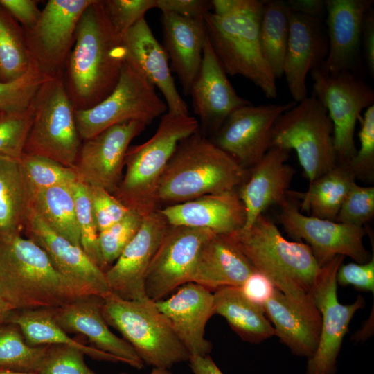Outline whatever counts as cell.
<instances>
[{
    "instance_id": "cell-1",
    "label": "cell",
    "mask_w": 374,
    "mask_h": 374,
    "mask_svg": "<svg viewBox=\"0 0 374 374\" xmlns=\"http://www.w3.org/2000/svg\"><path fill=\"white\" fill-rule=\"evenodd\" d=\"M125 60L121 35L109 22L101 0L81 15L63 81L75 110L87 109L113 91Z\"/></svg>"
},
{
    "instance_id": "cell-2",
    "label": "cell",
    "mask_w": 374,
    "mask_h": 374,
    "mask_svg": "<svg viewBox=\"0 0 374 374\" xmlns=\"http://www.w3.org/2000/svg\"><path fill=\"white\" fill-rule=\"evenodd\" d=\"M265 0H212L204 17L207 37L226 74L242 75L266 98L277 97L276 78L260 46L259 30Z\"/></svg>"
},
{
    "instance_id": "cell-3",
    "label": "cell",
    "mask_w": 374,
    "mask_h": 374,
    "mask_svg": "<svg viewBox=\"0 0 374 374\" xmlns=\"http://www.w3.org/2000/svg\"><path fill=\"white\" fill-rule=\"evenodd\" d=\"M0 294L12 310L55 308L93 296L60 273L46 252L21 235L0 238Z\"/></svg>"
},
{
    "instance_id": "cell-4",
    "label": "cell",
    "mask_w": 374,
    "mask_h": 374,
    "mask_svg": "<svg viewBox=\"0 0 374 374\" xmlns=\"http://www.w3.org/2000/svg\"><path fill=\"white\" fill-rule=\"evenodd\" d=\"M248 170L199 130L182 140L159 180L157 208L237 188Z\"/></svg>"
},
{
    "instance_id": "cell-5",
    "label": "cell",
    "mask_w": 374,
    "mask_h": 374,
    "mask_svg": "<svg viewBox=\"0 0 374 374\" xmlns=\"http://www.w3.org/2000/svg\"><path fill=\"white\" fill-rule=\"evenodd\" d=\"M227 235L255 270L283 293L298 299L308 296L321 269L308 244L285 238L264 214L249 229Z\"/></svg>"
},
{
    "instance_id": "cell-6",
    "label": "cell",
    "mask_w": 374,
    "mask_h": 374,
    "mask_svg": "<svg viewBox=\"0 0 374 374\" xmlns=\"http://www.w3.org/2000/svg\"><path fill=\"white\" fill-rule=\"evenodd\" d=\"M199 130L189 114L162 115L154 135L143 143L130 146L126 171L114 195L143 217L158 210L156 193L159 180L178 144Z\"/></svg>"
},
{
    "instance_id": "cell-7",
    "label": "cell",
    "mask_w": 374,
    "mask_h": 374,
    "mask_svg": "<svg viewBox=\"0 0 374 374\" xmlns=\"http://www.w3.org/2000/svg\"><path fill=\"white\" fill-rule=\"evenodd\" d=\"M107 324L121 332L144 364L170 369L190 354L154 302L123 299L112 292L100 297Z\"/></svg>"
},
{
    "instance_id": "cell-8",
    "label": "cell",
    "mask_w": 374,
    "mask_h": 374,
    "mask_svg": "<svg viewBox=\"0 0 374 374\" xmlns=\"http://www.w3.org/2000/svg\"><path fill=\"white\" fill-rule=\"evenodd\" d=\"M271 148L294 150L310 182L337 165L332 123L325 107L313 95L277 119Z\"/></svg>"
},
{
    "instance_id": "cell-9",
    "label": "cell",
    "mask_w": 374,
    "mask_h": 374,
    "mask_svg": "<svg viewBox=\"0 0 374 374\" xmlns=\"http://www.w3.org/2000/svg\"><path fill=\"white\" fill-rule=\"evenodd\" d=\"M35 114L24 153L74 168L82 145L75 109L62 74L45 82L34 98Z\"/></svg>"
},
{
    "instance_id": "cell-10",
    "label": "cell",
    "mask_w": 374,
    "mask_h": 374,
    "mask_svg": "<svg viewBox=\"0 0 374 374\" xmlns=\"http://www.w3.org/2000/svg\"><path fill=\"white\" fill-rule=\"evenodd\" d=\"M167 109L155 87L124 61L118 81L109 95L89 109L75 110V119L80 137L84 141L127 121L148 125Z\"/></svg>"
},
{
    "instance_id": "cell-11",
    "label": "cell",
    "mask_w": 374,
    "mask_h": 374,
    "mask_svg": "<svg viewBox=\"0 0 374 374\" xmlns=\"http://www.w3.org/2000/svg\"><path fill=\"white\" fill-rule=\"evenodd\" d=\"M313 96L325 107L333 126L337 161L347 163L357 151L354 136L361 112L374 105V91L352 72L330 74L321 66L310 71Z\"/></svg>"
},
{
    "instance_id": "cell-12",
    "label": "cell",
    "mask_w": 374,
    "mask_h": 374,
    "mask_svg": "<svg viewBox=\"0 0 374 374\" xmlns=\"http://www.w3.org/2000/svg\"><path fill=\"white\" fill-rule=\"evenodd\" d=\"M344 259V256H337L321 267L308 292L321 314V329L317 350L308 358L306 374H335L337 359L350 321L364 305L361 296L347 305L338 300L336 276Z\"/></svg>"
},
{
    "instance_id": "cell-13",
    "label": "cell",
    "mask_w": 374,
    "mask_h": 374,
    "mask_svg": "<svg viewBox=\"0 0 374 374\" xmlns=\"http://www.w3.org/2000/svg\"><path fill=\"white\" fill-rule=\"evenodd\" d=\"M279 206L278 220L285 232L297 242L304 240L320 267L337 256H348L357 263L371 259L372 256L363 244L366 235L363 226L305 215L287 198Z\"/></svg>"
},
{
    "instance_id": "cell-14",
    "label": "cell",
    "mask_w": 374,
    "mask_h": 374,
    "mask_svg": "<svg viewBox=\"0 0 374 374\" xmlns=\"http://www.w3.org/2000/svg\"><path fill=\"white\" fill-rule=\"evenodd\" d=\"M93 0H49L35 25L24 30L30 57L46 75L63 74L79 19Z\"/></svg>"
},
{
    "instance_id": "cell-15",
    "label": "cell",
    "mask_w": 374,
    "mask_h": 374,
    "mask_svg": "<svg viewBox=\"0 0 374 374\" xmlns=\"http://www.w3.org/2000/svg\"><path fill=\"white\" fill-rule=\"evenodd\" d=\"M296 103L241 107L227 117L210 140L248 170L269 150L277 119Z\"/></svg>"
},
{
    "instance_id": "cell-16",
    "label": "cell",
    "mask_w": 374,
    "mask_h": 374,
    "mask_svg": "<svg viewBox=\"0 0 374 374\" xmlns=\"http://www.w3.org/2000/svg\"><path fill=\"white\" fill-rule=\"evenodd\" d=\"M213 234L206 229L170 226L148 267L146 297L153 302L163 299L176 288L191 282L199 250Z\"/></svg>"
},
{
    "instance_id": "cell-17",
    "label": "cell",
    "mask_w": 374,
    "mask_h": 374,
    "mask_svg": "<svg viewBox=\"0 0 374 374\" xmlns=\"http://www.w3.org/2000/svg\"><path fill=\"white\" fill-rule=\"evenodd\" d=\"M145 127L139 121H127L84 140L74 167L80 179L114 194L123 178L130 143Z\"/></svg>"
},
{
    "instance_id": "cell-18",
    "label": "cell",
    "mask_w": 374,
    "mask_h": 374,
    "mask_svg": "<svg viewBox=\"0 0 374 374\" xmlns=\"http://www.w3.org/2000/svg\"><path fill=\"white\" fill-rule=\"evenodd\" d=\"M170 225L158 210L143 216L142 224L114 263L105 272L111 292L127 300L148 299V267Z\"/></svg>"
},
{
    "instance_id": "cell-19",
    "label": "cell",
    "mask_w": 374,
    "mask_h": 374,
    "mask_svg": "<svg viewBox=\"0 0 374 374\" xmlns=\"http://www.w3.org/2000/svg\"><path fill=\"white\" fill-rule=\"evenodd\" d=\"M328 53L321 65L330 74L362 70V28L373 0H326Z\"/></svg>"
},
{
    "instance_id": "cell-20",
    "label": "cell",
    "mask_w": 374,
    "mask_h": 374,
    "mask_svg": "<svg viewBox=\"0 0 374 374\" xmlns=\"http://www.w3.org/2000/svg\"><path fill=\"white\" fill-rule=\"evenodd\" d=\"M328 53L324 21L290 10L283 75L294 102L299 103L308 97L307 75L324 63Z\"/></svg>"
},
{
    "instance_id": "cell-21",
    "label": "cell",
    "mask_w": 374,
    "mask_h": 374,
    "mask_svg": "<svg viewBox=\"0 0 374 374\" xmlns=\"http://www.w3.org/2000/svg\"><path fill=\"white\" fill-rule=\"evenodd\" d=\"M189 95L194 111L200 119L201 132L213 135L233 111L251 104L239 96L233 87L207 36L201 66Z\"/></svg>"
},
{
    "instance_id": "cell-22",
    "label": "cell",
    "mask_w": 374,
    "mask_h": 374,
    "mask_svg": "<svg viewBox=\"0 0 374 374\" xmlns=\"http://www.w3.org/2000/svg\"><path fill=\"white\" fill-rule=\"evenodd\" d=\"M154 305L190 355H209L212 344L205 338V327L214 315L213 293L211 290L189 282L168 299L155 301Z\"/></svg>"
},
{
    "instance_id": "cell-23",
    "label": "cell",
    "mask_w": 374,
    "mask_h": 374,
    "mask_svg": "<svg viewBox=\"0 0 374 374\" xmlns=\"http://www.w3.org/2000/svg\"><path fill=\"white\" fill-rule=\"evenodd\" d=\"M121 39L124 61L160 90L168 112L175 115L189 114L188 106L171 75L168 55L145 18L122 33Z\"/></svg>"
},
{
    "instance_id": "cell-24",
    "label": "cell",
    "mask_w": 374,
    "mask_h": 374,
    "mask_svg": "<svg viewBox=\"0 0 374 374\" xmlns=\"http://www.w3.org/2000/svg\"><path fill=\"white\" fill-rule=\"evenodd\" d=\"M24 231L26 238L46 252L62 275L86 288L93 296L104 297L111 292L105 272L83 249L51 230L30 207Z\"/></svg>"
},
{
    "instance_id": "cell-25",
    "label": "cell",
    "mask_w": 374,
    "mask_h": 374,
    "mask_svg": "<svg viewBox=\"0 0 374 374\" xmlns=\"http://www.w3.org/2000/svg\"><path fill=\"white\" fill-rule=\"evenodd\" d=\"M262 308L274 325V335L293 354L308 359L314 355L321 334V316L309 294L304 299H294L276 287Z\"/></svg>"
},
{
    "instance_id": "cell-26",
    "label": "cell",
    "mask_w": 374,
    "mask_h": 374,
    "mask_svg": "<svg viewBox=\"0 0 374 374\" xmlns=\"http://www.w3.org/2000/svg\"><path fill=\"white\" fill-rule=\"evenodd\" d=\"M290 152L271 148L259 162L248 170L245 180L237 189L246 213L243 229L251 227L271 206H280L287 198L295 172L287 163Z\"/></svg>"
},
{
    "instance_id": "cell-27",
    "label": "cell",
    "mask_w": 374,
    "mask_h": 374,
    "mask_svg": "<svg viewBox=\"0 0 374 374\" xmlns=\"http://www.w3.org/2000/svg\"><path fill=\"white\" fill-rule=\"evenodd\" d=\"M52 310L57 323L68 334H81L93 348L136 369L143 368L144 363L133 347L110 330L100 310V297L91 296L78 299Z\"/></svg>"
},
{
    "instance_id": "cell-28",
    "label": "cell",
    "mask_w": 374,
    "mask_h": 374,
    "mask_svg": "<svg viewBox=\"0 0 374 374\" xmlns=\"http://www.w3.org/2000/svg\"><path fill=\"white\" fill-rule=\"evenodd\" d=\"M170 226L206 229L229 235L244 226L246 213L238 190L210 194L158 209Z\"/></svg>"
},
{
    "instance_id": "cell-29",
    "label": "cell",
    "mask_w": 374,
    "mask_h": 374,
    "mask_svg": "<svg viewBox=\"0 0 374 374\" xmlns=\"http://www.w3.org/2000/svg\"><path fill=\"white\" fill-rule=\"evenodd\" d=\"M161 22L163 48L170 62V69L177 73L184 93L189 95L201 66L207 36L204 18L163 12Z\"/></svg>"
},
{
    "instance_id": "cell-30",
    "label": "cell",
    "mask_w": 374,
    "mask_h": 374,
    "mask_svg": "<svg viewBox=\"0 0 374 374\" xmlns=\"http://www.w3.org/2000/svg\"><path fill=\"white\" fill-rule=\"evenodd\" d=\"M255 269L227 235L213 234L202 246L191 282L215 291L240 287Z\"/></svg>"
},
{
    "instance_id": "cell-31",
    "label": "cell",
    "mask_w": 374,
    "mask_h": 374,
    "mask_svg": "<svg viewBox=\"0 0 374 374\" xmlns=\"http://www.w3.org/2000/svg\"><path fill=\"white\" fill-rule=\"evenodd\" d=\"M214 314L223 317L243 340L260 344L274 335V329L262 306L247 299L238 287L226 286L213 293Z\"/></svg>"
},
{
    "instance_id": "cell-32",
    "label": "cell",
    "mask_w": 374,
    "mask_h": 374,
    "mask_svg": "<svg viewBox=\"0 0 374 374\" xmlns=\"http://www.w3.org/2000/svg\"><path fill=\"white\" fill-rule=\"evenodd\" d=\"M4 323L16 325L26 341L31 346L66 345L81 350L85 355L97 359L112 362L118 358L87 346L69 337L55 321L52 308H35L12 310Z\"/></svg>"
},
{
    "instance_id": "cell-33",
    "label": "cell",
    "mask_w": 374,
    "mask_h": 374,
    "mask_svg": "<svg viewBox=\"0 0 374 374\" xmlns=\"http://www.w3.org/2000/svg\"><path fill=\"white\" fill-rule=\"evenodd\" d=\"M355 177L346 164L335 168L310 182L305 193L288 191L287 196L301 199V211L320 219L335 221Z\"/></svg>"
},
{
    "instance_id": "cell-34",
    "label": "cell",
    "mask_w": 374,
    "mask_h": 374,
    "mask_svg": "<svg viewBox=\"0 0 374 374\" xmlns=\"http://www.w3.org/2000/svg\"><path fill=\"white\" fill-rule=\"evenodd\" d=\"M30 207L19 162L0 161V238L21 235Z\"/></svg>"
},
{
    "instance_id": "cell-35",
    "label": "cell",
    "mask_w": 374,
    "mask_h": 374,
    "mask_svg": "<svg viewBox=\"0 0 374 374\" xmlns=\"http://www.w3.org/2000/svg\"><path fill=\"white\" fill-rule=\"evenodd\" d=\"M29 199L30 208L51 230L81 247L71 184L37 191L30 195Z\"/></svg>"
},
{
    "instance_id": "cell-36",
    "label": "cell",
    "mask_w": 374,
    "mask_h": 374,
    "mask_svg": "<svg viewBox=\"0 0 374 374\" xmlns=\"http://www.w3.org/2000/svg\"><path fill=\"white\" fill-rule=\"evenodd\" d=\"M289 13L285 1L265 0L259 30L263 56L275 78L283 75L289 36Z\"/></svg>"
},
{
    "instance_id": "cell-37",
    "label": "cell",
    "mask_w": 374,
    "mask_h": 374,
    "mask_svg": "<svg viewBox=\"0 0 374 374\" xmlns=\"http://www.w3.org/2000/svg\"><path fill=\"white\" fill-rule=\"evenodd\" d=\"M29 64L24 29L0 6V81L10 82L20 78Z\"/></svg>"
},
{
    "instance_id": "cell-38",
    "label": "cell",
    "mask_w": 374,
    "mask_h": 374,
    "mask_svg": "<svg viewBox=\"0 0 374 374\" xmlns=\"http://www.w3.org/2000/svg\"><path fill=\"white\" fill-rule=\"evenodd\" d=\"M47 348L30 346L13 323L0 325V370L35 374Z\"/></svg>"
},
{
    "instance_id": "cell-39",
    "label": "cell",
    "mask_w": 374,
    "mask_h": 374,
    "mask_svg": "<svg viewBox=\"0 0 374 374\" xmlns=\"http://www.w3.org/2000/svg\"><path fill=\"white\" fill-rule=\"evenodd\" d=\"M19 165L29 196L39 190L71 184L80 179L74 168L42 157L24 153Z\"/></svg>"
},
{
    "instance_id": "cell-40",
    "label": "cell",
    "mask_w": 374,
    "mask_h": 374,
    "mask_svg": "<svg viewBox=\"0 0 374 374\" xmlns=\"http://www.w3.org/2000/svg\"><path fill=\"white\" fill-rule=\"evenodd\" d=\"M54 77L44 73L30 57L27 71L10 82L0 81V112H19L30 107L41 87Z\"/></svg>"
},
{
    "instance_id": "cell-41",
    "label": "cell",
    "mask_w": 374,
    "mask_h": 374,
    "mask_svg": "<svg viewBox=\"0 0 374 374\" xmlns=\"http://www.w3.org/2000/svg\"><path fill=\"white\" fill-rule=\"evenodd\" d=\"M71 186L74 197L81 247L89 258L103 271L98 246L99 231L93 215L89 185L78 179L71 184Z\"/></svg>"
},
{
    "instance_id": "cell-42",
    "label": "cell",
    "mask_w": 374,
    "mask_h": 374,
    "mask_svg": "<svg viewBox=\"0 0 374 374\" xmlns=\"http://www.w3.org/2000/svg\"><path fill=\"white\" fill-rule=\"evenodd\" d=\"M34 114L33 100L26 110L0 116V161H20Z\"/></svg>"
},
{
    "instance_id": "cell-43",
    "label": "cell",
    "mask_w": 374,
    "mask_h": 374,
    "mask_svg": "<svg viewBox=\"0 0 374 374\" xmlns=\"http://www.w3.org/2000/svg\"><path fill=\"white\" fill-rule=\"evenodd\" d=\"M143 217L131 211L121 221L99 232L98 246L105 272L117 260L122 251L139 231Z\"/></svg>"
},
{
    "instance_id": "cell-44",
    "label": "cell",
    "mask_w": 374,
    "mask_h": 374,
    "mask_svg": "<svg viewBox=\"0 0 374 374\" xmlns=\"http://www.w3.org/2000/svg\"><path fill=\"white\" fill-rule=\"evenodd\" d=\"M358 121L360 147L346 165L355 179L371 181L374 175V105L366 108Z\"/></svg>"
},
{
    "instance_id": "cell-45",
    "label": "cell",
    "mask_w": 374,
    "mask_h": 374,
    "mask_svg": "<svg viewBox=\"0 0 374 374\" xmlns=\"http://www.w3.org/2000/svg\"><path fill=\"white\" fill-rule=\"evenodd\" d=\"M81 350L66 345L48 346L35 374H98L86 364Z\"/></svg>"
},
{
    "instance_id": "cell-46",
    "label": "cell",
    "mask_w": 374,
    "mask_h": 374,
    "mask_svg": "<svg viewBox=\"0 0 374 374\" xmlns=\"http://www.w3.org/2000/svg\"><path fill=\"white\" fill-rule=\"evenodd\" d=\"M374 215V187L356 182L345 197L335 220L352 226H362Z\"/></svg>"
},
{
    "instance_id": "cell-47",
    "label": "cell",
    "mask_w": 374,
    "mask_h": 374,
    "mask_svg": "<svg viewBox=\"0 0 374 374\" xmlns=\"http://www.w3.org/2000/svg\"><path fill=\"white\" fill-rule=\"evenodd\" d=\"M106 15L113 28L121 35L156 8V0H101Z\"/></svg>"
},
{
    "instance_id": "cell-48",
    "label": "cell",
    "mask_w": 374,
    "mask_h": 374,
    "mask_svg": "<svg viewBox=\"0 0 374 374\" xmlns=\"http://www.w3.org/2000/svg\"><path fill=\"white\" fill-rule=\"evenodd\" d=\"M89 188L99 232L121 221L132 211L107 190L90 185Z\"/></svg>"
},
{
    "instance_id": "cell-49",
    "label": "cell",
    "mask_w": 374,
    "mask_h": 374,
    "mask_svg": "<svg viewBox=\"0 0 374 374\" xmlns=\"http://www.w3.org/2000/svg\"><path fill=\"white\" fill-rule=\"evenodd\" d=\"M337 285H353L361 291L374 292V256L364 263H341L336 276Z\"/></svg>"
},
{
    "instance_id": "cell-50",
    "label": "cell",
    "mask_w": 374,
    "mask_h": 374,
    "mask_svg": "<svg viewBox=\"0 0 374 374\" xmlns=\"http://www.w3.org/2000/svg\"><path fill=\"white\" fill-rule=\"evenodd\" d=\"M156 8L161 12H172L188 18H204L213 10L208 0H156Z\"/></svg>"
},
{
    "instance_id": "cell-51",
    "label": "cell",
    "mask_w": 374,
    "mask_h": 374,
    "mask_svg": "<svg viewBox=\"0 0 374 374\" xmlns=\"http://www.w3.org/2000/svg\"><path fill=\"white\" fill-rule=\"evenodd\" d=\"M240 289L247 299L262 307L273 295L276 287L267 276L255 271L246 279Z\"/></svg>"
},
{
    "instance_id": "cell-52",
    "label": "cell",
    "mask_w": 374,
    "mask_h": 374,
    "mask_svg": "<svg viewBox=\"0 0 374 374\" xmlns=\"http://www.w3.org/2000/svg\"><path fill=\"white\" fill-rule=\"evenodd\" d=\"M35 0H0V6L8 12L24 30L33 28L38 21L42 10Z\"/></svg>"
},
{
    "instance_id": "cell-53",
    "label": "cell",
    "mask_w": 374,
    "mask_h": 374,
    "mask_svg": "<svg viewBox=\"0 0 374 374\" xmlns=\"http://www.w3.org/2000/svg\"><path fill=\"white\" fill-rule=\"evenodd\" d=\"M362 53L370 75L374 77V9L365 14L362 28Z\"/></svg>"
},
{
    "instance_id": "cell-54",
    "label": "cell",
    "mask_w": 374,
    "mask_h": 374,
    "mask_svg": "<svg viewBox=\"0 0 374 374\" xmlns=\"http://www.w3.org/2000/svg\"><path fill=\"white\" fill-rule=\"evenodd\" d=\"M286 4L290 11L324 20L326 3L323 0H287Z\"/></svg>"
},
{
    "instance_id": "cell-55",
    "label": "cell",
    "mask_w": 374,
    "mask_h": 374,
    "mask_svg": "<svg viewBox=\"0 0 374 374\" xmlns=\"http://www.w3.org/2000/svg\"><path fill=\"white\" fill-rule=\"evenodd\" d=\"M188 362L193 374H224L209 355H190Z\"/></svg>"
},
{
    "instance_id": "cell-56",
    "label": "cell",
    "mask_w": 374,
    "mask_h": 374,
    "mask_svg": "<svg viewBox=\"0 0 374 374\" xmlns=\"http://www.w3.org/2000/svg\"><path fill=\"white\" fill-rule=\"evenodd\" d=\"M12 310L10 304L0 294V325L4 323L8 314Z\"/></svg>"
},
{
    "instance_id": "cell-57",
    "label": "cell",
    "mask_w": 374,
    "mask_h": 374,
    "mask_svg": "<svg viewBox=\"0 0 374 374\" xmlns=\"http://www.w3.org/2000/svg\"><path fill=\"white\" fill-rule=\"evenodd\" d=\"M150 374H172L168 368H153Z\"/></svg>"
},
{
    "instance_id": "cell-58",
    "label": "cell",
    "mask_w": 374,
    "mask_h": 374,
    "mask_svg": "<svg viewBox=\"0 0 374 374\" xmlns=\"http://www.w3.org/2000/svg\"><path fill=\"white\" fill-rule=\"evenodd\" d=\"M0 374H35L33 373H21V372H15L6 370H0Z\"/></svg>"
},
{
    "instance_id": "cell-59",
    "label": "cell",
    "mask_w": 374,
    "mask_h": 374,
    "mask_svg": "<svg viewBox=\"0 0 374 374\" xmlns=\"http://www.w3.org/2000/svg\"><path fill=\"white\" fill-rule=\"evenodd\" d=\"M3 113L0 112V116L3 114Z\"/></svg>"
}]
</instances>
